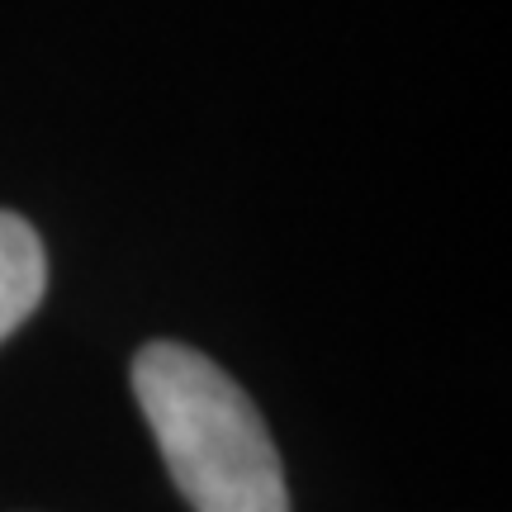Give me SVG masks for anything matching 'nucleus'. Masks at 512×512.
I'll return each instance as SVG.
<instances>
[{
  "label": "nucleus",
  "instance_id": "obj_1",
  "mask_svg": "<svg viewBox=\"0 0 512 512\" xmlns=\"http://www.w3.org/2000/svg\"><path fill=\"white\" fill-rule=\"evenodd\" d=\"M133 394L195 512H290V484L266 418L204 351L147 342L133 356Z\"/></svg>",
  "mask_w": 512,
  "mask_h": 512
},
{
  "label": "nucleus",
  "instance_id": "obj_2",
  "mask_svg": "<svg viewBox=\"0 0 512 512\" xmlns=\"http://www.w3.org/2000/svg\"><path fill=\"white\" fill-rule=\"evenodd\" d=\"M48 290V256L29 223L0 209V342L43 304Z\"/></svg>",
  "mask_w": 512,
  "mask_h": 512
}]
</instances>
